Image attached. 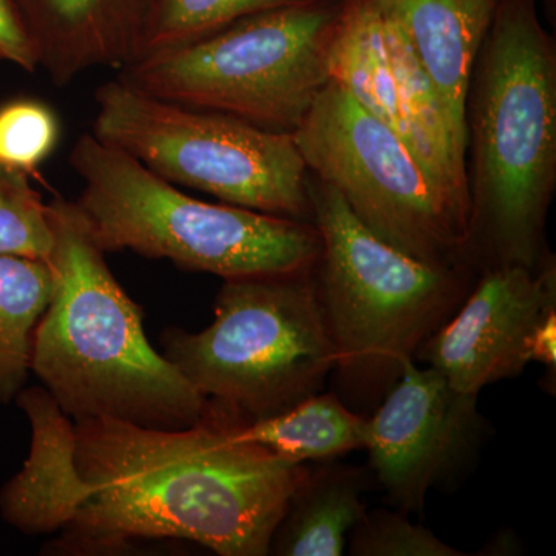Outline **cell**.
Masks as SVG:
<instances>
[{"instance_id":"1","label":"cell","mask_w":556,"mask_h":556,"mask_svg":"<svg viewBox=\"0 0 556 556\" xmlns=\"http://www.w3.org/2000/svg\"><path fill=\"white\" fill-rule=\"evenodd\" d=\"M75 430L76 464L91 495L64 529L72 548L178 538L222 556L269 555L309 471L244 441L232 417L207 405L186 428L90 419Z\"/></svg>"},{"instance_id":"2","label":"cell","mask_w":556,"mask_h":556,"mask_svg":"<svg viewBox=\"0 0 556 556\" xmlns=\"http://www.w3.org/2000/svg\"><path fill=\"white\" fill-rule=\"evenodd\" d=\"M470 268H538L556 185V50L536 0H500L467 98Z\"/></svg>"},{"instance_id":"3","label":"cell","mask_w":556,"mask_h":556,"mask_svg":"<svg viewBox=\"0 0 556 556\" xmlns=\"http://www.w3.org/2000/svg\"><path fill=\"white\" fill-rule=\"evenodd\" d=\"M53 291L33 338L31 371L73 420L195 426L207 402L153 350L75 201L49 204Z\"/></svg>"},{"instance_id":"4","label":"cell","mask_w":556,"mask_h":556,"mask_svg":"<svg viewBox=\"0 0 556 556\" xmlns=\"http://www.w3.org/2000/svg\"><path fill=\"white\" fill-rule=\"evenodd\" d=\"M308 190L321 239L313 277L334 371L345 396L368 407L459 308L473 287L471 268L409 257L375 236L332 186L309 174Z\"/></svg>"},{"instance_id":"5","label":"cell","mask_w":556,"mask_h":556,"mask_svg":"<svg viewBox=\"0 0 556 556\" xmlns=\"http://www.w3.org/2000/svg\"><path fill=\"white\" fill-rule=\"evenodd\" d=\"M70 166L75 201L98 247L164 258L226 278L313 269L321 252L313 223L193 199L127 153L80 135Z\"/></svg>"},{"instance_id":"6","label":"cell","mask_w":556,"mask_h":556,"mask_svg":"<svg viewBox=\"0 0 556 556\" xmlns=\"http://www.w3.org/2000/svg\"><path fill=\"white\" fill-rule=\"evenodd\" d=\"M161 343L208 407L243 422L320 393L336 368L313 269L226 278L212 324Z\"/></svg>"},{"instance_id":"7","label":"cell","mask_w":556,"mask_h":556,"mask_svg":"<svg viewBox=\"0 0 556 556\" xmlns=\"http://www.w3.org/2000/svg\"><path fill=\"white\" fill-rule=\"evenodd\" d=\"M343 0L258 11L186 46L119 70L134 89L294 134L329 78L328 51Z\"/></svg>"},{"instance_id":"8","label":"cell","mask_w":556,"mask_h":556,"mask_svg":"<svg viewBox=\"0 0 556 556\" xmlns=\"http://www.w3.org/2000/svg\"><path fill=\"white\" fill-rule=\"evenodd\" d=\"M94 108L91 135L172 185L313 223L309 170L292 134L160 100L119 78L98 87Z\"/></svg>"},{"instance_id":"9","label":"cell","mask_w":556,"mask_h":556,"mask_svg":"<svg viewBox=\"0 0 556 556\" xmlns=\"http://www.w3.org/2000/svg\"><path fill=\"white\" fill-rule=\"evenodd\" d=\"M292 138L309 174L338 190L379 239L430 265L468 266L467 212L428 177L390 127L334 80Z\"/></svg>"},{"instance_id":"10","label":"cell","mask_w":556,"mask_h":556,"mask_svg":"<svg viewBox=\"0 0 556 556\" xmlns=\"http://www.w3.org/2000/svg\"><path fill=\"white\" fill-rule=\"evenodd\" d=\"M368 424L369 467L405 514L422 510L431 489L471 464L484 431L478 394L457 391L416 361L405 364Z\"/></svg>"},{"instance_id":"11","label":"cell","mask_w":556,"mask_h":556,"mask_svg":"<svg viewBox=\"0 0 556 556\" xmlns=\"http://www.w3.org/2000/svg\"><path fill=\"white\" fill-rule=\"evenodd\" d=\"M556 311V265L551 255L538 268L521 265L482 270L452 317L426 340L415 361L437 369L467 394L530 365L533 332Z\"/></svg>"},{"instance_id":"12","label":"cell","mask_w":556,"mask_h":556,"mask_svg":"<svg viewBox=\"0 0 556 556\" xmlns=\"http://www.w3.org/2000/svg\"><path fill=\"white\" fill-rule=\"evenodd\" d=\"M38 68L58 87L139 58L152 0H14Z\"/></svg>"},{"instance_id":"13","label":"cell","mask_w":556,"mask_h":556,"mask_svg":"<svg viewBox=\"0 0 556 556\" xmlns=\"http://www.w3.org/2000/svg\"><path fill=\"white\" fill-rule=\"evenodd\" d=\"M397 22L426 73L467 172V98L500 0H375Z\"/></svg>"},{"instance_id":"14","label":"cell","mask_w":556,"mask_h":556,"mask_svg":"<svg viewBox=\"0 0 556 556\" xmlns=\"http://www.w3.org/2000/svg\"><path fill=\"white\" fill-rule=\"evenodd\" d=\"M30 419V456L0 492V514L21 532L64 530L91 495L76 464L75 422L46 388L22 390L14 399Z\"/></svg>"},{"instance_id":"15","label":"cell","mask_w":556,"mask_h":556,"mask_svg":"<svg viewBox=\"0 0 556 556\" xmlns=\"http://www.w3.org/2000/svg\"><path fill=\"white\" fill-rule=\"evenodd\" d=\"M364 471L324 467L308 477L289 501L269 554L281 556H340L348 538L365 515Z\"/></svg>"},{"instance_id":"16","label":"cell","mask_w":556,"mask_h":556,"mask_svg":"<svg viewBox=\"0 0 556 556\" xmlns=\"http://www.w3.org/2000/svg\"><path fill=\"white\" fill-rule=\"evenodd\" d=\"M232 420L241 439L295 464L332 459L368 444V417L348 408L334 393L313 394L262 419Z\"/></svg>"},{"instance_id":"17","label":"cell","mask_w":556,"mask_h":556,"mask_svg":"<svg viewBox=\"0 0 556 556\" xmlns=\"http://www.w3.org/2000/svg\"><path fill=\"white\" fill-rule=\"evenodd\" d=\"M53 291L50 263L0 255V404L24 390L33 338Z\"/></svg>"},{"instance_id":"18","label":"cell","mask_w":556,"mask_h":556,"mask_svg":"<svg viewBox=\"0 0 556 556\" xmlns=\"http://www.w3.org/2000/svg\"><path fill=\"white\" fill-rule=\"evenodd\" d=\"M294 2L302 0H152L139 58L186 46L249 14Z\"/></svg>"},{"instance_id":"19","label":"cell","mask_w":556,"mask_h":556,"mask_svg":"<svg viewBox=\"0 0 556 556\" xmlns=\"http://www.w3.org/2000/svg\"><path fill=\"white\" fill-rule=\"evenodd\" d=\"M56 112L36 98H14L0 104V170L16 177H38L60 142Z\"/></svg>"},{"instance_id":"20","label":"cell","mask_w":556,"mask_h":556,"mask_svg":"<svg viewBox=\"0 0 556 556\" xmlns=\"http://www.w3.org/2000/svg\"><path fill=\"white\" fill-rule=\"evenodd\" d=\"M53 244L49 206L30 179L0 170V255L49 262Z\"/></svg>"},{"instance_id":"21","label":"cell","mask_w":556,"mask_h":556,"mask_svg":"<svg viewBox=\"0 0 556 556\" xmlns=\"http://www.w3.org/2000/svg\"><path fill=\"white\" fill-rule=\"evenodd\" d=\"M354 556H463L427 527L409 521L405 511H365L346 543Z\"/></svg>"},{"instance_id":"22","label":"cell","mask_w":556,"mask_h":556,"mask_svg":"<svg viewBox=\"0 0 556 556\" xmlns=\"http://www.w3.org/2000/svg\"><path fill=\"white\" fill-rule=\"evenodd\" d=\"M0 61L10 62L28 73L38 70L31 40L14 0H0Z\"/></svg>"},{"instance_id":"23","label":"cell","mask_w":556,"mask_h":556,"mask_svg":"<svg viewBox=\"0 0 556 556\" xmlns=\"http://www.w3.org/2000/svg\"><path fill=\"white\" fill-rule=\"evenodd\" d=\"M530 364L538 362L548 369L556 364V311L548 314L533 332L529 346Z\"/></svg>"}]
</instances>
